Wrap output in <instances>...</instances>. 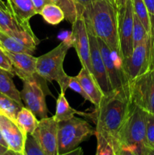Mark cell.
I'll return each instance as SVG.
<instances>
[{
    "mask_svg": "<svg viewBox=\"0 0 154 155\" xmlns=\"http://www.w3.org/2000/svg\"><path fill=\"white\" fill-rule=\"evenodd\" d=\"M23 155H47L42 150L35 138L32 135L27 134Z\"/></svg>",
    "mask_w": 154,
    "mask_h": 155,
    "instance_id": "f1b7e54d",
    "label": "cell"
},
{
    "mask_svg": "<svg viewBox=\"0 0 154 155\" xmlns=\"http://www.w3.org/2000/svg\"><path fill=\"white\" fill-rule=\"evenodd\" d=\"M72 47L71 36L65 39L52 50L37 58L36 73L45 81H56L60 86V92L68 89L70 77L63 70V61L66 53Z\"/></svg>",
    "mask_w": 154,
    "mask_h": 155,
    "instance_id": "3957f363",
    "label": "cell"
},
{
    "mask_svg": "<svg viewBox=\"0 0 154 155\" xmlns=\"http://www.w3.org/2000/svg\"><path fill=\"white\" fill-rule=\"evenodd\" d=\"M88 37L90 41L92 74L104 95H108L113 92V90L109 80L105 64L98 45V39L89 32Z\"/></svg>",
    "mask_w": 154,
    "mask_h": 155,
    "instance_id": "5bb4252c",
    "label": "cell"
},
{
    "mask_svg": "<svg viewBox=\"0 0 154 155\" xmlns=\"http://www.w3.org/2000/svg\"><path fill=\"white\" fill-rule=\"evenodd\" d=\"M134 11L132 0H128L125 5L118 8V36L119 58L122 64L130 57L134 50L133 45Z\"/></svg>",
    "mask_w": 154,
    "mask_h": 155,
    "instance_id": "8992f818",
    "label": "cell"
},
{
    "mask_svg": "<svg viewBox=\"0 0 154 155\" xmlns=\"http://www.w3.org/2000/svg\"><path fill=\"white\" fill-rule=\"evenodd\" d=\"M0 131L8 149L24 154L27 134L16 121L0 114Z\"/></svg>",
    "mask_w": 154,
    "mask_h": 155,
    "instance_id": "9a60e30c",
    "label": "cell"
},
{
    "mask_svg": "<svg viewBox=\"0 0 154 155\" xmlns=\"http://www.w3.org/2000/svg\"><path fill=\"white\" fill-rule=\"evenodd\" d=\"M58 122L51 117L40 119L32 136L47 155H58Z\"/></svg>",
    "mask_w": 154,
    "mask_h": 155,
    "instance_id": "8fae6325",
    "label": "cell"
},
{
    "mask_svg": "<svg viewBox=\"0 0 154 155\" xmlns=\"http://www.w3.org/2000/svg\"><path fill=\"white\" fill-rule=\"evenodd\" d=\"M0 68L11 73V74L14 76L13 66H12L11 59L9 58L5 50L1 45H0Z\"/></svg>",
    "mask_w": 154,
    "mask_h": 155,
    "instance_id": "4dcf8cb0",
    "label": "cell"
},
{
    "mask_svg": "<svg viewBox=\"0 0 154 155\" xmlns=\"http://www.w3.org/2000/svg\"><path fill=\"white\" fill-rule=\"evenodd\" d=\"M147 8L150 24V31L149 35L150 36H154V0H143Z\"/></svg>",
    "mask_w": 154,
    "mask_h": 155,
    "instance_id": "d6a6232c",
    "label": "cell"
},
{
    "mask_svg": "<svg viewBox=\"0 0 154 155\" xmlns=\"http://www.w3.org/2000/svg\"><path fill=\"white\" fill-rule=\"evenodd\" d=\"M0 30L36 48L40 42L33 32L30 24H20L9 11L2 8H0Z\"/></svg>",
    "mask_w": 154,
    "mask_h": 155,
    "instance_id": "4fadbf2b",
    "label": "cell"
},
{
    "mask_svg": "<svg viewBox=\"0 0 154 155\" xmlns=\"http://www.w3.org/2000/svg\"><path fill=\"white\" fill-rule=\"evenodd\" d=\"M93 0H74V2H75V4L77 5V7H78L79 13V15H81L83 9L87 7L89 4H90Z\"/></svg>",
    "mask_w": 154,
    "mask_h": 155,
    "instance_id": "e575fe53",
    "label": "cell"
},
{
    "mask_svg": "<svg viewBox=\"0 0 154 155\" xmlns=\"http://www.w3.org/2000/svg\"><path fill=\"white\" fill-rule=\"evenodd\" d=\"M146 135L149 147L154 148V114H152L147 113Z\"/></svg>",
    "mask_w": 154,
    "mask_h": 155,
    "instance_id": "f546056e",
    "label": "cell"
},
{
    "mask_svg": "<svg viewBox=\"0 0 154 155\" xmlns=\"http://www.w3.org/2000/svg\"><path fill=\"white\" fill-rule=\"evenodd\" d=\"M95 135V129L85 120L73 117L58 123V155L75 149L84 141Z\"/></svg>",
    "mask_w": 154,
    "mask_h": 155,
    "instance_id": "5b68a950",
    "label": "cell"
},
{
    "mask_svg": "<svg viewBox=\"0 0 154 155\" xmlns=\"http://www.w3.org/2000/svg\"><path fill=\"white\" fill-rule=\"evenodd\" d=\"M23 107V104L0 92V114L16 121L18 114Z\"/></svg>",
    "mask_w": 154,
    "mask_h": 155,
    "instance_id": "603a6c76",
    "label": "cell"
},
{
    "mask_svg": "<svg viewBox=\"0 0 154 155\" xmlns=\"http://www.w3.org/2000/svg\"><path fill=\"white\" fill-rule=\"evenodd\" d=\"M127 1H128V0H116L118 8H121L122 7V6L125 5V4L126 3Z\"/></svg>",
    "mask_w": 154,
    "mask_h": 155,
    "instance_id": "ab89813d",
    "label": "cell"
},
{
    "mask_svg": "<svg viewBox=\"0 0 154 155\" xmlns=\"http://www.w3.org/2000/svg\"><path fill=\"white\" fill-rule=\"evenodd\" d=\"M146 116L147 112L131 102L129 114L118 135L120 148L134 151L137 155H143L146 147Z\"/></svg>",
    "mask_w": 154,
    "mask_h": 155,
    "instance_id": "277c9868",
    "label": "cell"
},
{
    "mask_svg": "<svg viewBox=\"0 0 154 155\" xmlns=\"http://www.w3.org/2000/svg\"><path fill=\"white\" fill-rule=\"evenodd\" d=\"M39 15L48 24L51 25L59 24L65 19L64 13L59 6L54 3L48 4L43 7Z\"/></svg>",
    "mask_w": 154,
    "mask_h": 155,
    "instance_id": "cb8c5ba5",
    "label": "cell"
},
{
    "mask_svg": "<svg viewBox=\"0 0 154 155\" xmlns=\"http://www.w3.org/2000/svg\"><path fill=\"white\" fill-rule=\"evenodd\" d=\"M70 36L72 47L75 48L78 54L82 68H85L93 75L91 63V48L88 31L82 15L77 18L73 24H72Z\"/></svg>",
    "mask_w": 154,
    "mask_h": 155,
    "instance_id": "30bf717a",
    "label": "cell"
},
{
    "mask_svg": "<svg viewBox=\"0 0 154 155\" xmlns=\"http://www.w3.org/2000/svg\"><path fill=\"white\" fill-rule=\"evenodd\" d=\"M68 88L71 89L72 90H73L74 92H77L78 94H79L83 98H84L85 101H90V98L88 96L87 94L85 92L84 89L82 87L81 84L79 82V80H77L76 77H71L70 80H69V85H68Z\"/></svg>",
    "mask_w": 154,
    "mask_h": 155,
    "instance_id": "1f68e13d",
    "label": "cell"
},
{
    "mask_svg": "<svg viewBox=\"0 0 154 155\" xmlns=\"http://www.w3.org/2000/svg\"><path fill=\"white\" fill-rule=\"evenodd\" d=\"M97 138L96 155H116L113 145L100 133L95 132Z\"/></svg>",
    "mask_w": 154,
    "mask_h": 155,
    "instance_id": "83f0119b",
    "label": "cell"
},
{
    "mask_svg": "<svg viewBox=\"0 0 154 155\" xmlns=\"http://www.w3.org/2000/svg\"><path fill=\"white\" fill-rule=\"evenodd\" d=\"M130 95L133 104L154 114V70L130 82Z\"/></svg>",
    "mask_w": 154,
    "mask_h": 155,
    "instance_id": "52a82bcc",
    "label": "cell"
},
{
    "mask_svg": "<svg viewBox=\"0 0 154 155\" xmlns=\"http://www.w3.org/2000/svg\"><path fill=\"white\" fill-rule=\"evenodd\" d=\"M31 1L33 2V5H34L36 12H37V15L40 14L41 11L43 8L44 6L48 4L53 3L52 0H31Z\"/></svg>",
    "mask_w": 154,
    "mask_h": 155,
    "instance_id": "836d02e7",
    "label": "cell"
},
{
    "mask_svg": "<svg viewBox=\"0 0 154 155\" xmlns=\"http://www.w3.org/2000/svg\"><path fill=\"white\" fill-rule=\"evenodd\" d=\"M76 78L85 92L90 98V102L95 107L99 105L104 95L93 75L85 68H82L81 71L76 76Z\"/></svg>",
    "mask_w": 154,
    "mask_h": 155,
    "instance_id": "ac0fdd59",
    "label": "cell"
},
{
    "mask_svg": "<svg viewBox=\"0 0 154 155\" xmlns=\"http://www.w3.org/2000/svg\"><path fill=\"white\" fill-rule=\"evenodd\" d=\"M80 111L71 107L65 96V92H60L56 101V112L53 116L57 122L66 120L73 117L75 114H79Z\"/></svg>",
    "mask_w": 154,
    "mask_h": 155,
    "instance_id": "44dd1931",
    "label": "cell"
},
{
    "mask_svg": "<svg viewBox=\"0 0 154 155\" xmlns=\"http://www.w3.org/2000/svg\"><path fill=\"white\" fill-rule=\"evenodd\" d=\"M0 145H3V146L6 147V148H8V145H7V144H6L5 141L4 140V139H3L2 136L1 131H0Z\"/></svg>",
    "mask_w": 154,
    "mask_h": 155,
    "instance_id": "b9f144b4",
    "label": "cell"
},
{
    "mask_svg": "<svg viewBox=\"0 0 154 155\" xmlns=\"http://www.w3.org/2000/svg\"><path fill=\"white\" fill-rule=\"evenodd\" d=\"M52 2L63 10L65 20L71 24L79 16L78 7L74 0H52Z\"/></svg>",
    "mask_w": 154,
    "mask_h": 155,
    "instance_id": "d4e9b609",
    "label": "cell"
},
{
    "mask_svg": "<svg viewBox=\"0 0 154 155\" xmlns=\"http://www.w3.org/2000/svg\"><path fill=\"white\" fill-rule=\"evenodd\" d=\"M0 45L5 51L14 53H27L33 54L36 48L23 42L21 39L12 37L0 30Z\"/></svg>",
    "mask_w": 154,
    "mask_h": 155,
    "instance_id": "d6986e66",
    "label": "cell"
},
{
    "mask_svg": "<svg viewBox=\"0 0 154 155\" xmlns=\"http://www.w3.org/2000/svg\"><path fill=\"white\" fill-rule=\"evenodd\" d=\"M0 155H22L8 149L6 147L0 145Z\"/></svg>",
    "mask_w": 154,
    "mask_h": 155,
    "instance_id": "8d00e7d4",
    "label": "cell"
},
{
    "mask_svg": "<svg viewBox=\"0 0 154 155\" xmlns=\"http://www.w3.org/2000/svg\"><path fill=\"white\" fill-rule=\"evenodd\" d=\"M131 104L129 94L123 91H113L103 97L94 111H80L79 115L91 120L96 126L95 132L105 137L116 151L120 148L118 143V135L129 114Z\"/></svg>",
    "mask_w": 154,
    "mask_h": 155,
    "instance_id": "6da1fadb",
    "label": "cell"
},
{
    "mask_svg": "<svg viewBox=\"0 0 154 155\" xmlns=\"http://www.w3.org/2000/svg\"><path fill=\"white\" fill-rule=\"evenodd\" d=\"M6 52L12 63L14 75L23 81L33 78L36 75L37 58L27 53H14L7 51Z\"/></svg>",
    "mask_w": 154,
    "mask_h": 155,
    "instance_id": "2e32d148",
    "label": "cell"
},
{
    "mask_svg": "<svg viewBox=\"0 0 154 155\" xmlns=\"http://www.w3.org/2000/svg\"><path fill=\"white\" fill-rule=\"evenodd\" d=\"M60 155H84V152H83V150L81 147H77L76 148L69 151V152Z\"/></svg>",
    "mask_w": 154,
    "mask_h": 155,
    "instance_id": "74e56055",
    "label": "cell"
},
{
    "mask_svg": "<svg viewBox=\"0 0 154 155\" xmlns=\"http://www.w3.org/2000/svg\"><path fill=\"white\" fill-rule=\"evenodd\" d=\"M36 74L33 78L24 80L21 92L22 101L26 107L30 109L39 119L47 117L48 108L45 102V92L48 86L43 87V84L39 80Z\"/></svg>",
    "mask_w": 154,
    "mask_h": 155,
    "instance_id": "ba28073f",
    "label": "cell"
},
{
    "mask_svg": "<svg viewBox=\"0 0 154 155\" xmlns=\"http://www.w3.org/2000/svg\"><path fill=\"white\" fill-rule=\"evenodd\" d=\"M7 7L15 19L24 25H29L30 20L37 15L31 0H7Z\"/></svg>",
    "mask_w": 154,
    "mask_h": 155,
    "instance_id": "e0dca14e",
    "label": "cell"
},
{
    "mask_svg": "<svg viewBox=\"0 0 154 155\" xmlns=\"http://www.w3.org/2000/svg\"><path fill=\"white\" fill-rule=\"evenodd\" d=\"M143 155H154V148L146 147Z\"/></svg>",
    "mask_w": 154,
    "mask_h": 155,
    "instance_id": "f35d334b",
    "label": "cell"
},
{
    "mask_svg": "<svg viewBox=\"0 0 154 155\" xmlns=\"http://www.w3.org/2000/svg\"><path fill=\"white\" fill-rule=\"evenodd\" d=\"M0 8L3 9V10L5 11H8V7H7V5H6L2 0H0Z\"/></svg>",
    "mask_w": 154,
    "mask_h": 155,
    "instance_id": "60d3db41",
    "label": "cell"
},
{
    "mask_svg": "<svg viewBox=\"0 0 154 155\" xmlns=\"http://www.w3.org/2000/svg\"><path fill=\"white\" fill-rule=\"evenodd\" d=\"M13 76L11 73L0 68V92L20 104H23L21 92L18 90L12 80Z\"/></svg>",
    "mask_w": 154,
    "mask_h": 155,
    "instance_id": "ffe728a7",
    "label": "cell"
},
{
    "mask_svg": "<svg viewBox=\"0 0 154 155\" xmlns=\"http://www.w3.org/2000/svg\"><path fill=\"white\" fill-rule=\"evenodd\" d=\"M149 37L134 47L128 59L122 64L129 82L149 71Z\"/></svg>",
    "mask_w": 154,
    "mask_h": 155,
    "instance_id": "7c38bea8",
    "label": "cell"
},
{
    "mask_svg": "<svg viewBox=\"0 0 154 155\" xmlns=\"http://www.w3.org/2000/svg\"><path fill=\"white\" fill-rule=\"evenodd\" d=\"M88 31L101 39L119 58L118 6L116 0H93L81 13Z\"/></svg>",
    "mask_w": 154,
    "mask_h": 155,
    "instance_id": "7a4b0ae2",
    "label": "cell"
},
{
    "mask_svg": "<svg viewBox=\"0 0 154 155\" xmlns=\"http://www.w3.org/2000/svg\"><path fill=\"white\" fill-rule=\"evenodd\" d=\"M132 5L134 14L139 18L149 34L150 31V24H149V14L144 2L143 0H132Z\"/></svg>",
    "mask_w": 154,
    "mask_h": 155,
    "instance_id": "484cf974",
    "label": "cell"
},
{
    "mask_svg": "<svg viewBox=\"0 0 154 155\" xmlns=\"http://www.w3.org/2000/svg\"><path fill=\"white\" fill-rule=\"evenodd\" d=\"M149 34L139 18L134 14V26H133V45L137 46L143 42Z\"/></svg>",
    "mask_w": 154,
    "mask_h": 155,
    "instance_id": "4316f807",
    "label": "cell"
},
{
    "mask_svg": "<svg viewBox=\"0 0 154 155\" xmlns=\"http://www.w3.org/2000/svg\"><path fill=\"white\" fill-rule=\"evenodd\" d=\"M36 115L27 107H23L16 118L17 124L27 134L32 135L39 124Z\"/></svg>",
    "mask_w": 154,
    "mask_h": 155,
    "instance_id": "7402d4cb",
    "label": "cell"
},
{
    "mask_svg": "<svg viewBox=\"0 0 154 155\" xmlns=\"http://www.w3.org/2000/svg\"><path fill=\"white\" fill-rule=\"evenodd\" d=\"M116 155H137L134 151L128 148H119L116 151Z\"/></svg>",
    "mask_w": 154,
    "mask_h": 155,
    "instance_id": "d590c367",
    "label": "cell"
},
{
    "mask_svg": "<svg viewBox=\"0 0 154 155\" xmlns=\"http://www.w3.org/2000/svg\"><path fill=\"white\" fill-rule=\"evenodd\" d=\"M97 39L112 89L113 91H123L130 95V82L124 71L122 61L116 59L118 57L104 41Z\"/></svg>",
    "mask_w": 154,
    "mask_h": 155,
    "instance_id": "9c48e42d",
    "label": "cell"
}]
</instances>
